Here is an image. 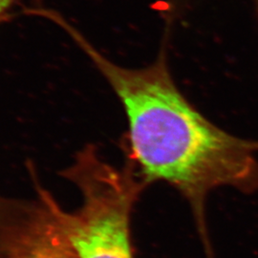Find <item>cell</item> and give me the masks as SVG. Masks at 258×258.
I'll return each mask as SVG.
<instances>
[{
  "label": "cell",
  "mask_w": 258,
  "mask_h": 258,
  "mask_svg": "<svg viewBox=\"0 0 258 258\" xmlns=\"http://www.w3.org/2000/svg\"><path fill=\"white\" fill-rule=\"evenodd\" d=\"M49 20L73 39L119 98L127 117V164L148 185L165 182L190 204L206 249L205 201L221 186L258 190V142L213 124L176 86L163 49L148 67L130 69L102 54L59 13Z\"/></svg>",
  "instance_id": "6da1fadb"
},
{
  "label": "cell",
  "mask_w": 258,
  "mask_h": 258,
  "mask_svg": "<svg viewBox=\"0 0 258 258\" xmlns=\"http://www.w3.org/2000/svg\"><path fill=\"white\" fill-rule=\"evenodd\" d=\"M39 200L0 196V258H10L34 220Z\"/></svg>",
  "instance_id": "277c9868"
},
{
  "label": "cell",
  "mask_w": 258,
  "mask_h": 258,
  "mask_svg": "<svg viewBox=\"0 0 258 258\" xmlns=\"http://www.w3.org/2000/svg\"><path fill=\"white\" fill-rule=\"evenodd\" d=\"M61 176L75 184L82 204L57 214L78 258H134L131 215L147 186L126 163L121 168L102 159L94 145L81 149Z\"/></svg>",
  "instance_id": "7a4b0ae2"
},
{
  "label": "cell",
  "mask_w": 258,
  "mask_h": 258,
  "mask_svg": "<svg viewBox=\"0 0 258 258\" xmlns=\"http://www.w3.org/2000/svg\"><path fill=\"white\" fill-rule=\"evenodd\" d=\"M19 0H0V21L8 15L10 10Z\"/></svg>",
  "instance_id": "5b68a950"
},
{
  "label": "cell",
  "mask_w": 258,
  "mask_h": 258,
  "mask_svg": "<svg viewBox=\"0 0 258 258\" xmlns=\"http://www.w3.org/2000/svg\"><path fill=\"white\" fill-rule=\"evenodd\" d=\"M34 184L39 209L10 258H78L57 214V202L38 182Z\"/></svg>",
  "instance_id": "3957f363"
}]
</instances>
